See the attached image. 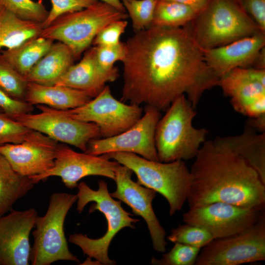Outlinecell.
I'll return each mask as SVG.
<instances>
[{
	"label": "cell",
	"instance_id": "ab89813d",
	"mask_svg": "<svg viewBox=\"0 0 265 265\" xmlns=\"http://www.w3.org/2000/svg\"><path fill=\"white\" fill-rule=\"evenodd\" d=\"M113 7L119 11L126 12V10L121 0H99Z\"/></svg>",
	"mask_w": 265,
	"mask_h": 265
},
{
	"label": "cell",
	"instance_id": "d590c367",
	"mask_svg": "<svg viewBox=\"0 0 265 265\" xmlns=\"http://www.w3.org/2000/svg\"><path fill=\"white\" fill-rule=\"evenodd\" d=\"M128 25L125 20H118L110 23L103 28L93 41L94 46H112L118 44L120 38Z\"/></svg>",
	"mask_w": 265,
	"mask_h": 265
},
{
	"label": "cell",
	"instance_id": "60d3db41",
	"mask_svg": "<svg viewBox=\"0 0 265 265\" xmlns=\"http://www.w3.org/2000/svg\"><path fill=\"white\" fill-rule=\"evenodd\" d=\"M0 111H2V110L0 109Z\"/></svg>",
	"mask_w": 265,
	"mask_h": 265
},
{
	"label": "cell",
	"instance_id": "44dd1931",
	"mask_svg": "<svg viewBox=\"0 0 265 265\" xmlns=\"http://www.w3.org/2000/svg\"><path fill=\"white\" fill-rule=\"evenodd\" d=\"M87 92L57 85H43L29 82L25 101L30 105H43L59 110L80 106L90 101Z\"/></svg>",
	"mask_w": 265,
	"mask_h": 265
},
{
	"label": "cell",
	"instance_id": "d6a6232c",
	"mask_svg": "<svg viewBox=\"0 0 265 265\" xmlns=\"http://www.w3.org/2000/svg\"><path fill=\"white\" fill-rule=\"evenodd\" d=\"M174 246L160 259L153 257L154 265H194L201 249L181 243H174Z\"/></svg>",
	"mask_w": 265,
	"mask_h": 265
},
{
	"label": "cell",
	"instance_id": "1f68e13d",
	"mask_svg": "<svg viewBox=\"0 0 265 265\" xmlns=\"http://www.w3.org/2000/svg\"><path fill=\"white\" fill-rule=\"evenodd\" d=\"M94 46L96 61L100 70L106 74L119 72L114 64L118 61L122 62L125 59L127 52L126 43L121 41L112 46Z\"/></svg>",
	"mask_w": 265,
	"mask_h": 265
},
{
	"label": "cell",
	"instance_id": "83f0119b",
	"mask_svg": "<svg viewBox=\"0 0 265 265\" xmlns=\"http://www.w3.org/2000/svg\"><path fill=\"white\" fill-rule=\"evenodd\" d=\"M28 83L0 53V89L13 99L25 101Z\"/></svg>",
	"mask_w": 265,
	"mask_h": 265
},
{
	"label": "cell",
	"instance_id": "4dcf8cb0",
	"mask_svg": "<svg viewBox=\"0 0 265 265\" xmlns=\"http://www.w3.org/2000/svg\"><path fill=\"white\" fill-rule=\"evenodd\" d=\"M167 238L174 243H181L200 249L214 239L205 229L186 223L173 229Z\"/></svg>",
	"mask_w": 265,
	"mask_h": 265
},
{
	"label": "cell",
	"instance_id": "2e32d148",
	"mask_svg": "<svg viewBox=\"0 0 265 265\" xmlns=\"http://www.w3.org/2000/svg\"><path fill=\"white\" fill-rule=\"evenodd\" d=\"M132 171L120 164L115 172L116 190L110 193L113 197L129 206L132 212L145 221L151 238L154 249L158 252L166 251V232L155 213L152 202L156 196L154 190L143 187L132 179Z\"/></svg>",
	"mask_w": 265,
	"mask_h": 265
},
{
	"label": "cell",
	"instance_id": "836d02e7",
	"mask_svg": "<svg viewBox=\"0 0 265 265\" xmlns=\"http://www.w3.org/2000/svg\"><path fill=\"white\" fill-rule=\"evenodd\" d=\"M31 131L0 111V146L22 142Z\"/></svg>",
	"mask_w": 265,
	"mask_h": 265
},
{
	"label": "cell",
	"instance_id": "d6986e66",
	"mask_svg": "<svg viewBox=\"0 0 265 265\" xmlns=\"http://www.w3.org/2000/svg\"><path fill=\"white\" fill-rule=\"evenodd\" d=\"M265 45V33L259 31L223 46L202 50L207 64L219 78L237 68H251Z\"/></svg>",
	"mask_w": 265,
	"mask_h": 265
},
{
	"label": "cell",
	"instance_id": "52a82bcc",
	"mask_svg": "<svg viewBox=\"0 0 265 265\" xmlns=\"http://www.w3.org/2000/svg\"><path fill=\"white\" fill-rule=\"evenodd\" d=\"M128 17L127 12L99 0L82 10L59 16L43 28L40 36L65 44L77 59L89 49L103 28L111 22L126 20Z\"/></svg>",
	"mask_w": 265,
	"mask_h": 265
},
{
	"label": "cell",
	"instance_id": "74e56055",
	"mask_svg": "<svg viewBox=\"0 0 265 265\" xmlns=\"http://www.w3.org/2000/svg\"><path fill=\"white\" fill-rule=\"evenodd\" d=\"M244 9L265 33V0H241Z\"/></svg>",
	"mask_w": 265,
	"mask_h": 265
},
{
	"label": "cell",
	"instance_id": "9a60e30c",
	"mask_svg": "<svg viewBox=\"0 0 265 265\" xmlns=\"http://www.w3.org/2000/svg\"><path fill=\"white\" fill-rule=\"evenodd\" d=\"M103 155L95 156L78 153L64 144H58L53 166L45 172L30 177L34 184L52 176L59 177L69 189L78 186V182L89 176H101L114 181L116 170L120 165Z\"/></svg>",
	"mask_w": 265,
	"mask_h": 265
},
{
	"label": "cell",
	"instance_id": "9c48e42d",
	"mask_svg": "<svg viewBox=\"0 0 265 265\" xmlns=\"http://www.w3.org/2000/svg\"><path fill=\"white\" fill-rule=\"evenodd\" d=\"M265 260V214L249 228L212 239L201 249L195 265H239Z\"/></svg>",
	"mask_w": 265,
	"mask_h": 265
},
{
	"label": "cell",
	"instance_id": "8d00e7d4",
	"mask_svg": "<svg viewBox=\"0 0 265 265\" xmlns=\"http://www.w3.org/2000/svg\"><path fill=\"white\" fill-rule=\"evenodd\" d=\"M0 109L12 118L19 114L31 113L33 107L26 101L11 98L0 89Z\"/></svg>",
	"mask_w": 265,
	"mask_h": 265
},
{
	"label": "cell",
	"instance_id": "4316f807",
	"mask_svg": "<svg viewBox=\"0 0 265 265\" xmlns=\"http://www.w3.org/2000/svg\"><path fill=\"white\" fill-rule=\"evenodd\" d=\"M200 11L183 3L159 0L152 26L170 27L183 26L191 22Z\"/></svg>",
	"mask_w": 265,
	"mask_h": 265
},
{
	"label": "cell",
	"instance_id": "277c9868",
	"mask_svg": "<svg viewBox=\"0 0 265 265\" xmlns=\"http://www.w3.org/2000/svg\"><path fill=\"white\" fill-rule=\"evenodd\" d=\"M197 113L190 102L182 95L171 103L159 120L155 142L159 161L172 162L194 158L209 133L193 127Z\"/></svg>",
	"mask_w": 265,
	"mask_h": 265
},
{
	"label": "cell",
	"instance_id": "e0dca14e",
	"mask_svg": "<svg viewBox=\"0 0 265 265\" xmlns=\"http://www.w3.org/2000/svg\"><path fill=\"white\" fill-rule=\"evenodd\" d=\"M58 144L48 136L31 130L22 142L0 146V153L15 171L30 177L53 166Z\"/></svg>",
	"mask_w": 265,
	"mask_h": 265
},
{
	"label": "cell",
	"instance_id": "5b68a950",
	"mask_svg": "<svg viewBox=\"0 0 265 265\" xmlns=\"http://www.w3.org/2000/svg\"><path fill=\"white\" fill-rule=\"evenodd\" d=\"M189 25L197 43L204 49L223 46L261 31L241 0H209Z\"/></svg>",
	"mask_w": 265,
	"mask_h": 265
},
{
	"label": "cell",
	"instance_id": "7a4b0ae2",
	"mask_svg": "<svg viewBox=\"0 0 265 265\" xmlns=\"http://www.w3.org/2000/svg\"><path fill=\"white\" fill-rule=\"evenodd\" d=\"M189 169V208L221 202L262 211L265 183L244 159L216 138L201 146Z\"/></svg>",
	"mask_w": 265,
	"mask_h": 265
},
{
	"label": "cell",
	"instance_id": "30bf717a",
	"mask_svg": "<svg viewBox=\"0 0 265 265\" xmlns=\"http://www.w3.org/2000/svg\"><path fill=\"white\" fill-rule=\"evenodd\" d=\"M64 110L75 120L95 124L99 129L101 138L124 132L140 119L142 113L140 106L127 105L116 99L108 86L85 104Z\"/></svg>",
	"mask_w": 265,
	"mask_h": 265
},
{
	"label": "cell",
	"instance_id": "6da1fadb",
	"mask_svg": "<svg viewBox=\"0 0 265 265\" xmlns=\"http://www.w3.org/2000/svg\"><path fill=\"white\" fill-rule=\"evenodd\" d=\"M123 63L121 101L166 111L185 95L196 109L204 92L219 78L207 64L189 23L151 26L130 37Z\"/></svg>",
	"mask_w": 265,
	"mask_h": 265
},
{
	"label": "cell",
	"instance_id": "cb8c5ba5",
	"mask_svg": "<svg viewBox=\"0 0 265 265\" xmlns=\"http://www.w3.org/2000/svg\"><path fill=\"white\" fill-rule=\"evenodd\" d=\"M34 185L29 177L15 171L0 153V216L13 210L16 202L31 190Z\"/></svg>",
	"mask_w": 265,
	"mask_h": 265
},
{
	"label": "cell",
	"instance_id": "b9f144b4",
	"mask_svg": "<svg viewBox=\"0 0 265 265\" xmlns=\"http://www.w3.org/2000/svg\"><path fill=\"white\" fill-rule=\"evenodd\" d=\"M122 0H121V1Z\"/></svg>",
	"mask_w": 265,
	"mask_h": 265
},
{
	"label": "cell",
	"instance_id": "3957f363",
	"mask_svg": "<svg viewBox=\"0 0 265 265\" xmlns=\"http://www.w3.org/2000/svg\"><path fill=\"white\" fill-rule=\"evenodd\" d=\"M99 187L95 190L86 183L78 184L77 196V211L81 213L85 206L91 202L95 203L89 210L90 213L96 210L102 212L106 218L107 228L105 235L98 238H91L81 233L70 235L69 241L78 246L84 255L94 258L100 265H113L116 262L108 257V250L111 241L122 229H134V224L139 221L132 217V214L122 207L120 201L113 199L108 192L107 183L103 180L98 182Z\"/></svg>",
	"mask_w": 265,
	"mask_h": 265
},
{
	"label": "cell",
	"instance_id": "7c38bea8",
	"mask_svg": "<svg viewBox=\"0 0 265 265\" xmlns=\"http://www.w3.org/2000/svg\"><path fill=\"white\" fill-rule=\"evenodd\" d=\"M218 85L236 111L253 125L265 126V69H234L219 78Z\"/></svg>",
	"mask_w": 265,
	"mask_h": 265
},
{
	"label": "cell",
	"instance_id": "8fae6325",
	"mask_svg": "<svg viewBox=\"0 0 265 265\" xmlns=\"http://www.w3.org/2000/svg\"><path fill=\"white\" fill-rule=\"evenodd\" d=\"M40 112L17 115L12 118L25 127L40 132L57 142L73 145L84 152L90 140L101 138L98 127L70 117L64 110L37 105Z\"/></svg>",
	"mask_w": 265,
	"mask_h": 265
},
{
	"label": "cell",
	"instance_id": "ba28073f",
	"mask_svg": "<svg viewBox=\"0 0 265 265\" xmlns=\"http://www.w3.org/2000/svg\"><path fill=\"white\" fill-rule=\"evenodd\" d=\"M77 195L54 192L50 196L46 213L38 215L29 261L32 265H50L58 261L80 263L78 257L69 249L64 231L66 215L77 201Z\"/></svg>",
	"mask_w": 265,
	"mask_h": 265
},
{
	"label": "cell",
	"instance_id": "8992f818",
	"mask_svg": "<svg viewBox=\"0 0 265 265\" xmlns=\"http://www.w3.org/2000/svg\"><path fill=\"white\" fill-rule=\"evenodd\" d=\"M103 155L127 166L135 174L137 183L161 194L169 204L170 216L182 210L186 201L189 179V169L184 160L163 162L121 152Z\"/></svg>",
	"mask_w": 265,
	"mask_h": 265
},
{
	"label": "cell",
	"instance_id": "603a6c76",
	"mask_svg": "<svg viewBox=\"0 0 265 265\" xmlns=\"http://www.w3.org/2000/svg\"><path fill=\"white\" fill-rule=\"evenodd\" d=\"M215 138L244 159L265 183V132L257 133L248 127L240 134Z\"/></svg>",
	"mask_w": 265,
	"mask_h": 265
},
{
	"label": "cell",
	"instance_id": "e575fe53",
	"mask_svg": "<svg viewBox=\"0 0 265 265\" xmlns=\"http://www.w3.org/2000/svg\"><path fill=\"white\" fill-rule=\"evenodd\" d=\"M99 0H51L52 8L45 21L42 23L43 28L49 26L59 16L68 13L82 10Z\"/></svg>",
	"mask_w": 265,
	"mask_h": 265
},
{
	"label": "cell",
	"instance_id": "4fadbf2b",
	"mask_svg": "<svg viewBox=\"0 0 265 265\" xmlns=\"http://www.w3.org/2000/svg\"><path fill=\"white\" fill-rule=\"evenodd\" d=\"M160 111L146 106L145 113L133 126L124 132L107 138L90 140L84 153L100 156L112 152H128L147 159L159 161L155 142Z\"/></svg>",
	"mask_w": 265,
	"mask_h": 265
},
{
	"label": "cell",
	"instance_id": "ac0fdd59",
	"mask_svg": "<svg viewBox=\"0 0 265 265\" xmlns=\"http://www.w3.org/2000/svg\"><path fill=\"white\" fill-rule=\"evenodd\" d=\"M37 216L34 208L0 216V265H29V236Z\"/></svg>",
	"mask_w": 265,
	"mask_h": 265
},
{
	"label": "cell",
	"instance_id": "ffe728a7",
	"mask_svg": "<svg viewBox=\"0 0 265 265\" xmlns=\"http://www.w3.org/2000/svg\"><path fill=\"white\" fill-rule=\"evenodd\" d=\"M119 73L106 74L99 68L95 59V47L88 49L81 59L72 64L54 85L64 86L88 93L95 97L106 83L115 81Z\"/></svg>",
	"mask_w": 265,
	"mask_h": 265
},
{
	"label": "cell",
	"instance_id": "f546056e",
	"mask_svg": "<svg viewBox=\"0 0 265 265\" xmlns=\"http://www.w3.org/2000/svg\"><path fill=\"white\" fill-rule=\"evenodd\" d=\"M0 5L21 19L41 24L49 13L42 0H0Z\"/></svg>",
	"mask_w": 265,
	"mask_h": 265
},
{
	"label": "cell",
	"instance_id": "7402d4cb",
	"mask_svg": "<svg viewBox=\"0 0 265 265\" xmlns=\"http://www.w3.org/2000/svg\"><path fill=\"white\" fill-rule=\"evenodd\" d=\"M75 60L71 49L57 41L32 67L26 78L28 82L54 85Z\"/></svg>",
	"mask_w": 265,
	"mask_h": 265
},
{
	"label": "cell",
	"instance_id": "484cf974",
	"mask_svg": "<svg viewBox=\"0 0 265 265\" xmlns=\"http://www.w3.org/2000/svg\"><path fill=\"white\" fill-rule=\"evenodd\" d=\"M53 43L51 39L38 36L27 39L16 47L1 49L0 53L16 70L26 77Z\"/></svg>",
	"mask_w": 265,
	"mask_h": 265
},
{
	"label": "cell",
	"instance_id": "d4e9b609",
	"mask_svg": "<svg viewBox=\"0 0 265 265\" xmlns=\"http://www.w3.org/2000/svg\"><path fill=\"white\" fill-rule=\"evenodd\" d=\"M42 24L20 19L0 5V50L16 47L40 36Z\"/></svg>",
	"mask_w": 265,
	"mask_h": 265
},
{
	"label": "cell",
	"instance_id": "f1b7e54d",
	"mask_svg": "<svg viewBox=\"0 0 265 265\" xmlns=\"http://www.w3.org/2000/svg\"><path fill=\"white\" fill-rule=\"evenodd\" d=\"M159 0H122L128 12L135 32L146 29L152 25L155 8Z\"/></svg>",
	"mask_w": 265,
	"mask_h": 265
},
{
	"label": "cell",
	"instance_id": "5bb4252c",
	"mask_svg": "<svg viewBox=\"0 0 265 265\" xmlns=\"http://www.w3.org/2000/svg\"><path fill=\"white\" fill-rule=\"evenodd\" d=\"M264 212L216 202L189 208L183 214V221L205 229L215 239L230 236L249 228Z\"/></svg>",
	"mask_w": 265,
	"mask_h": 265
},
{
	"label": "cell",
	"instance_id": "f35d334b",
	"mask_svg": "<svg viewBox=\"0 0 265 265\" xmlns=\"http://www.w3.org/2000/svg\"><path fill=\"white\" fill-rule=\"evenodd\" d=\"M177 2L186 4L200 10H202L206 6L209 0H162Z\"/></svg>",
	"mask_w": 265,
	"mask_h": 265
}]
</instances>
